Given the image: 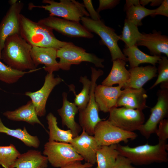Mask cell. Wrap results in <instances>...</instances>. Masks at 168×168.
<instances>
[{"label":"cell","mask_w":168,"mask_h":168,"mask_svg":"<svg viewBox=\"0 0 168 168\" xmlns=\"http://www.w3.org/2000/svg\"><path fill=\"white\" fill-rule=\"evenodd\" d=\"M32 46L20 34H14L6 40L1 54L7 66L15 70L24 71L37 69L31 56Z\"/></svg>","instance_id":"obj_1"},{"label":"cell","mask_w":168,"mask_h":168,"mask_svg":"<svg viewBox=\"0 0 168 168\" xmlns=\"http://www.w3.org/2000/svg\"><path fill=\"white\" fill-rule=\"evenodd\" d=\"M19 21L20 35L32 47L52 48L58 50L68 43L58 39L50 28L35 22L21 14Z\"/></svg>","instance_id":"obj_2"},{"label":"cell","mask_w":168,"mask_h":168,"mask_svg":"<svg viewBox=\"0 0 168 168\" xmlns=\"http://www.w3.org/2000/svg\"><path fill=\"white\" fill-rule=\"evenodd\" d=\"M168 148L166 141H159L154 145L146 143L134 147L118 144L117 148L119 155L127 158L132 164L143 165L154 163L167 162Z\"/></svg>","instance_id":"obj_3"},{"label":"cell","mask_w":168,"mask_h":168,"mask_svg":"<svg viewBox=\"0 0 168 168\" xmlns=\"http://www.w3.org/2000/svg\"><path fill=\"white\" fill-rule=\"evenodd\" d=\"M80 21L88 31L95 33L100 38L102 43L107 47L110 52L112 61L120 59L128 62L127 58L118 45V41L120 40V35L115 33L114 29L105 25L100 19L95 21L88 17L84 16Z\"/></svg>","instance_id":"obj_4"},{"label":"cell","mask_w":168,"mask_h":168,"mask_svg":"<svg viewBox=\"0 0 168 168\" xmlns=\"http://www.w3.org/2000/svg\"><path fill=\"white\" fill-rule=\"evenodd\" d=\"M42 2L47 4L37 6L30 3L28 8H42L48 11L49 16L61 17L77 22H79L82 17L89 16L83 3L75 0H60L59 2L53 0H43Z\"/></svg>","instance_id":"obj_5"},{"label":"cell","mask_w":168,"mask_h":168,"mask_svg":"<svg viewBox=\"0 0 168 168\" xmlns=\"http://www.w3.org/2000/svg\"><path fill=\"white\" fill-rule=\"evenodd\" d=\"M57 58H59L58 62L60 69L65 71L70 70L72 65H78L82 62H88L93 64L97 68H104L103 58L98 57L94 54L87 53L86 50L68 42L65 46L57 50Z\"/></svg>","instance_id":"obj_6"},{"label":"cell","mask_w":168,"mask_h":168,"mask_svg":"<svg viewBox=\"0 0 168 168\" xmlns=\"http://www.w3.org/2000/svg\"><path fill=\"white\" fill-rule=\"evenodd\" d=\"M43 154L51 165L56 168L83 160L71 145L66 142L48 141L44 145Z\"/></svg>","instance_id":"obj_7"},{"label":"cell","mask_w":168,"mask_h":168,"mask_svg":"<svg viewBox=\"0 0 168 168\" xmlns=\"http://www.w3.org/2000/svg\"><path fill=\"white\" fill-rule=\"evenodd\" d=\"M93 135L99 146L117 144L121 142L126 143L129 139H134L137 137L134 132L123 130L107 119L102 120L97 124Z\"/></svg>","instance_id":"obj_8"},{"label":"cell","mask_w":168,"mask_h":168,"mask_svg":"<svg viewBox=\"0 0 168 168\" xmlns=\"http://www.w3.org/2000/svg\"><path fill=\"white\" fill-rule=\"evenodd\" d=\"M109 113L107 120L114 125L126 131L139 130L145 123V117L142 110L122 107L113 108Z\"/></svg>","instance_id":"obj_9"},{"label":"cell","mask_w":168,"mask_h":168,"mask_svg":"<svg viewBox=\"0 0 168 168\" xmlns=\"http://www.w3.org/2000/svg\"><path fill=\"white\" fill-rule=\"evenodd\" d=\"M157 102L151 108V114L147 121L138 130L146 139L155 132L160 122L168 115V88H161L157 93Z\"/></svg>","instance_id":"obj_10"},{"label":"cell","mask_w":168,"mask_h":168,"mask_svg":"<svg viewBox=\"0 0 168 168\" xmlns=\"http://www.w3.org/2000/svg\"><path fill=\"white\" fill-rule=\"evenodd\" d=\"M38 22L68 37L88 39L94 37V35L79 22L50 16Z\"/></svg>","instance_id":"obj_11"},{"label":"cell","mask_w":168,"mask_h":168,"mask_svg":"<svg viewBox=\"0 0 168 168\" xmlns=\"http://www.w3.org/2000/svg\"><path fill=\"white\" fill-rule=\"evenodd\" d=\"M10 6L0 23V59L6 39L9 36L20 34L19 16L24 4L16 0L9 1Z\"/></svg>","instance_id":"obj_12"},{"label":"cell","mask_w":168,"mask_h":168,"mask_svg":"<svg viewBox=\"0 0 168 168\" xmlns=\"http://www.w3.org/2000/svg\"><path fill=\"white\" fill-rule=\"evenodd\" d=\"M63 81L60 77H55L53 73L45 76L42 87L35 92L26 91L25 95L30 99L38 117L44 116L46 112V106L47 99L54 88Z\"/></svg>","instance_id":"obj_13"},{"label":"cell","mask_w":168,"mask_h":168,"mask_svg":"<svg viewBox=\"0 0 168 168\" xmlns=\"http://www.w3.org/2000/svg\"><path fill=\"white\" fill-rule=\"evenodd\" d=\"M70 143L86 162L94 165L96 163V153L100 146L94 138L82 130L81 134L73 138Z\"/></svg>","instance_id":"obj_14"},{"label":"cell","mask_w":168,"mask_h":168,"mask_svg":"<svg viewBox=\"0 0 168 168\" xmlns=\"http://www.w3.org/2000/svg\"><path fill=\"white\" fill-rule=\"evenodd\" d=\"M122 87L109 86L99 85L96 86L94 95L99 110L104 113L109 112L112 109L117 107V101Z\"/></svg>","instance_id":"obj_15"},{"label":"cell","mask_w":168,"mask_h":168,"mask_svg":"<svg viewBox=\"0 0 168 168\" xmlns=\"http://www.w3.org/2000/svg\"><path fill=\"white\" fill-rule=\"evenodd\" d=\"M136 45L146 47L152 56H161L162 53L168 56V37L160 31L142 33Z\"/></svg>","instance_id":"obj_16"},{"label":"cell","mask_w":168,"mask_h":168,"mask_svg":"<svg viewBox=\"0 0 168 168\" xmlns=\"http://www.w3.org/2000/svg\"><path fill=\"white\" fill-rule=\"evenodd\" d=\"M147 95L143 87L136 89L127 87L122 90L117 101V107L142 110L148 107L146 105Z\"/></svg>","instance_id":"obj_17"},{"label":"cell","mask_w":168,"mask_h":168,"mask_svg":"<svg viewBox=\"0 0 168 168\" xmlns=\"http://www.w3.org/2000/svg\"><path fill=\"white\" fill-rule=\"evenodd\" d=\"M57 49L52 48L32 47L31 56L33 62L37 68L44 64V69L49 73H53L59 69L58 62L56 60Z\"/></svg>","instance_id":"obj_18"},{"label":"cell","mask_w":168,"mask_h":168,"mask_svg":"<svg viewBox=\"0 0 168 168\" xmlns=\"http://www.w3.org/2000/svg\"><path fill=\"white\" fill-rule=\"evenodd\" d=\"M67 95L65 92L62 93V106L58 110L57 112L61 117L63 125L66 126L71 131L73 138L79 135L81 128L75 120V115L78 112V108L74 103L68 100Z\"/></svg>","instance_id":"obj_19"},{"label":"cell","mask_w":168,"mask_h":168,"mask_svg":"<svg viewBox=\"0 0 168 168\" xmlns=\"http://www.w3.org/2000/svg\"><path fill=\"white\" fill-rule=\"evenodd\" d=\"M130 77L129 81L122 88L130 87L140 89L148 81L157 75V68L155 66L149 65L137 67L128 70Z\"/></svg>","instance_id":"obj_20"},{"label":"cell","mask_w":168,"mask_h":168,"mask_svg":"<svg viewBox=\"0 0 168 168\" xmlns=\"http://www.w3.org/2000/svg\"><path fill=\"white\" fill-rule=\"evenodd\" d=\"M3 115L8 119L12 121L25 122L32 125L39 124L46 130L44 125L39 119L31 100L25 105L14 110L4 112Z\"/></svg>","instance_id":"obj_21"},{"label":"cell","mask_w":168,"mask_h":168,"mask_svg":"<svg viewBox=\"0 0 168 168\" xmlns=\"http://www.w3.org/2000/svg\"><path fill=\"white\" fill-rule=\"evenodd\" d=\"M126 62L120 59L113 61L111 71L108 76L102 82L101 85L111 86L114 85L118 84L123 87L129 81L130 77V72L125 67Z\"/></svg>","instance_id":"obj_22"},{"label":"cell","mask_w":168,"mask_h":168,"mask_svg":"<svg viewBox=\"0 0 168 168\" xmlns=\"http://www.w3.org/2000/svg\"><path fill=\"white\" fill-rule=\"evenodd\" d=\"M48 162L47 157L40 151L30 150L21 154L12 168H45Z\"/></svg>","instance_id":"obj_23"},{"label":"cell","mask_w":168,"mask_h":168,"mask_svg":"<svg viewBox=\"0 0 168 168\" xmlns=\"http://www.w3.org/2000/svg\"><path fill=\"white\" fill-rule=\"evenodd\" d=\"M122 52L127 58L130 68L138 67L139 64L144 63H149L155 66L161 57L147 54L140 50L136 45L124 48Z\"/></svg>","instance_id":"obj_24"},{"label":"cell","mask_w":168,"mask_h":168,"mask_svg":"<svg viewBox=\"0 0 168 168\" xmlns=\"http://www.w3.org/2000/svg\"><path fill=\"white\" fill-rule=\"evenodd\" d=\"M46 119L49 130L48 141L70 143L73 138L71 131L60 129L58 126L57 118L52 113L48 114Z\"/></svg>","instance_id":"obj_25"},{"label":"cell","mask_w":168,"mask_h":168,"mask_svg":"<svg viewBox=\"0 0 168 168\" xmlns=\"http://www.w3.org/2000/svg\"><path fill=\"white\" fill-rule=\"evenodd\" d=\"M0 133H3L15 138L22 142L25 145L29 147L35 148L39 147L40 142L37 136L30 135L25 127L23 129L9 128L3 123L0 117Z\"/></svg>","instance_id":"obj_26"},{"label":"cell","mask_w":168,"mask_h":168,"mask_svg":"<svg viewBox=\"0 0 168 168\" xmlns=\"http://www.w3.org/2000/svg\"><path fill=\"white\" fill-rule=\"evenodd\" d=\"M117 144L100 146L96 153V168H112L119 153Z\"/></svg>","instance_id":"obj_27"},{"label":"cell","mask_w":168,"mask_h":168,"mask_svg":"<svg viewBox=\"0 0 168 168\" xmlns=\"http://www.w3.org/2000/svg\"><path fill=\"white\" fill-rule=\"evenodd\" d=\"M141 34L137 26L126 19L122 34L120 35V40L124 43L125 48L131 47L136 45Z\"/></svg>","instance_id":"obj_28"},{"label":"cell","mask_w":168,"mask_h":168,"mask_svg":"<svg viewBox=\"0 0 168 168\" xmlns=\"http://www.w3.org/2000/svg\"><path fill=\"white\" fill-rule=\"evenodd\" d=\"M0 59V81L8 84L16 83L25 74L36 71L40 68L28 71L13 69L2 63Z\"/></svg>","instance_id":"obj_29"},{"label":"cell","mask_w":168,"mask_h":168,"mask_svg":"<svg viewBox=\"0 0 168 168\" xmlns=\"http://www.w3.org/2000/svg\"><path fill=\"white\" fill-rule=\"evenodd\" d=\"M155 12V9H149L141 5L132 6L126 11V19L138 27L142 25V20L144 17L151 16Z\"/></svg>","instance_id":"obj_30"},{"label":"cell","mask_w":168,"mask_h":168,"mask_svg":"<svg viewBox=\"0 0 168 168\" xmlns=\"http://www.w3.org/2000/svg\"><path fill=\"white\" fill-rule=\"evenodd\" d=\"M21 154L12 144L0 146V165L4 168H12Z\"/></svg>","instance_id":"obj_31"},{"label":"cell","mask_w":168,"mask_h":168,"mask_svg":"<svg viewBox=\"0 0 168 168\" xmlns=\"http://www.w3.org/2000/svg\"><path fill=\"white\" fill-rule=\"evenodd\" d=\"M79 81L82 84V89L75 95L74 102L77 107L78 112L84 110L89 102L91 86V81L86 76H81Z\"/></svg>","instance_id":"obj_32"},{"label":"cell","mask_w":168,"mask_h":168,"mask_svg":"<svg viewBox=\"0 0 168 168\" xmlns=\"http://www.w3.org/2000/svg\"><path fill=\"white\" fill-rule=\"evenodd\" d=\"M158 63L157 78L150 89H152L160 84L161 88H168V59L167 57L161 56Z\"/></svg>","instance_id":"obj_33"},{"label":"cell","mask_w":168,"mask_h":168,"mask_svg":"<svg viewBox=\"0 0 168 168\" xmlns=\"http://www.w3.org/2000/svg\"><path fill=\"white\" fill-rule=\"evenodd\" d=\"M155 133L158 138L159 141H166L168 138V119H164L159 124Z\"/></svg>","instance_id":"obj_34"},{"label":"cell","mask_w":168,"mask_h":168,"mask_svg":"<svg viewBox=\"0 0 168 168\" xmlns=\"http://www.w3.org/2000/svg\"><path fill=\"white\" fill-rule=\"evenodd\" d=\"M83 4L85 9L92 20L97 21L100 20V16L94 9L91 0H83Z\"/></svg>","instance_id":"obj_35"},{"label":"cell","mask_w":168,"mask_h":168,"mask_svg":"<svg viewBox=\"0 0 168 168\" xmlns=\"http://www.w3.org/2000/svg\"><path fill=\"white\" fill-rule=\"evenodd\" d=\"M120 1L119 0H100L96 11L99 13L103 10L112 9L118 5Z\"/></svg>","instance_id":"obj_36"},{"label":"cell","mask_w":168,"mask_h":168,"mask_svg":"<svg viewBox=\"0 0 168 168\" xmlns=\"http://www.w3.org/2000/svg\"><path fill=\"white\" fill-rule=\"evenodd\" d=\"M132 164L128 159L119 155L112 168H138L133 166Z\"/></svg>","instance_id":"obj_37"},{"label":"cell","mask_w":168,"mask_h":168,"mask_svg":"<svg viewBox=\"0 0 168 168\" xmlns=\"http://www.w3.org/2000/svg\"><path fill=\"white\" fill-rule=\"evenodd\" d=\"M157 15L168 17V0H163L161 4L155 9V12L151 16H155Z\"/></svg>","instance_id":"obj_38"},{"label":"cell","mask_w":168,"mask_h":168,"mask_svg":"<svg viewBox=\"0 0 168 168\" xmlns=\"http://www.w3.org/2000/svg\"><path fill=\"white\" fill-rule=\"evenodd\" d=\"M93 166L92 164L87 162L82 164L81 161H77L60 168H91Z\"/></svg>","instance_id":"obj_39"},{"label":"cell","mask_w":168,"mask_h":168,"mask_svg":"<svg viewBox=\"0 0 168 168\" xmlns=\"http://www.w3.org/2000/svg\"><path fill=\"white\" fill-rule=\"evenodd\" d=\"M140 0H126L124 6V9L126 11L130 7L133 6L140 5Z\"/></svg>","instance_id":"obj_40"},{"label":"cell","mask_w":168,"mask_h":168,"mask_svg":"<svg viewBox=\"0 0 168 168\" xmlns=\"http://www.w3.org/2000/svg\"><path fill=\"white\" fill-rule=\"evenodd\" d=\"M163 1V0H147L146 2L147 4L151 2L150 6L154 7L159 6Z\"/></svg>","instance_id":"obj_41"},{"label":"cell","mask_w":168,"mask_h":168,"mask_svg":"<svg viewBox=\"0 0 168 168\" xmlns=\"http://www.w3.org/2000/svg\"><path fill=\"white\" fill-rule=\"evenodd\" d=\"M0 168H1V167L0 166Z\"/></svg>","instance_id":"obj_42"},{"label":"cell","mask_w":168,"mask_h":168,"mask_svg":"<svg viewBox=\"0 0 168 168\" xmlns=\"http://www.w3.org/2000/svg\"></svg>","instance_id":"obj_43"}]
</instances>
